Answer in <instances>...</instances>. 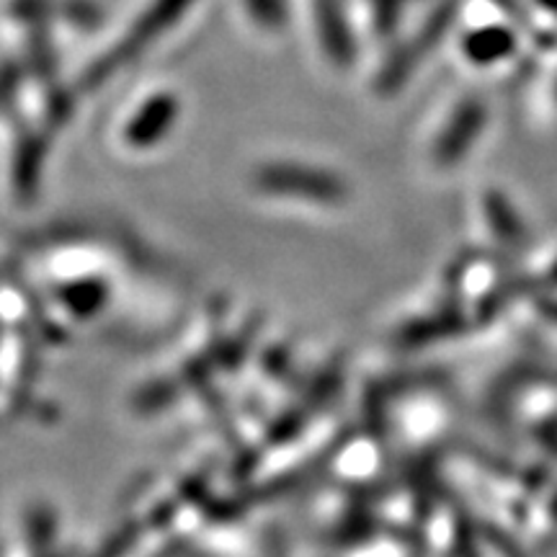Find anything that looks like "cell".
<instances>
[{
	"label": "cell",
	"instance_id": "1",
	"mask_svg": "<svg viewBox=\"0 0 557 557\" xmlns=\"http://www.w3.org/2000/svg\"><path fill=\"white\" fill-rule=\"evenodd\" d=\"M308 5V26L312 24V37L323 58L331 60V65H341L348 50V41L344 37L346 21L338 9V0H305Z\"/></svg>",
	"mask_w": 557,
	"mask_h": 557
},
{
	"label": "cell",
	"instance_id": "2",
	"mask_svg": "<svg viewBox=\"0 0 557 557\" xmlns=\"http://www.w3.org/2000/svg\"><path fill=\"white\" fill-rule=\"evenodd\" d=\"M243 24L259 37H274L287 26L284 21V0H238Z\"/></svg>",
	"mask_w": 557,
	"mask_h": 557
}]
</instances>
